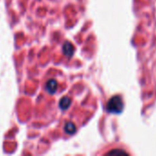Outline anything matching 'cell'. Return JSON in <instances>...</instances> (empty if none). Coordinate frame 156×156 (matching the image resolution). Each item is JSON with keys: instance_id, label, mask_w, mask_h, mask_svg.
I'll use <instances>...</instances> for the list:
<instances>
[{"instance_id": "obj_1", "label": "cell", "mask_w": 156, "mask_h": 156, "mask_svg": "<svg viewBox=\"0 0 156 156\" xmlns=\"http://www.w3.org/2000/svg\"><path fill=\"white\" fill-rule=\"evenodd\" d=\"M123 109H124V103L121 97L120 96H114L113 98H111L107 105V110L110 113H116V114L120 113L122 112Z\"/></svg>"}, {"instance_id": "obj_5", "label": "cell", "mask_w": 156, "mask_h": 156, "mask_svg": "<svg viewBox=\"0 0 156 156\" xmlns=\"http://www.w3.org/2000/svg\"><path fill=\"white\" fill-rule=\"evenodd\" d=\"M64 131L68 134H74L76 131V127L72 122H66V124L64 126Z\"/></svg>"}, {"instance_id": "obj_4", "label": "cell", "mask_w": 156, "mask_h": 156, "mask_svg": "<svg viewBox=\"0 0 156 156\" xmlns=\"http://www.w3.org/2000/svg\"><path fill=\"white\" fill-rule=\"evenodd\" d=\"M71 102H72V101H71L70 98L63 97V98L60 101L59 106H60V108H61L62 110H67V109L69 108V106L71 105Z\"/></svg>"}, {"instance_id": "obj_2", "label": "cell", "mask_w": 156, "mask_h": 156, "mask_svg": "<svg viewBox=\"0 0 156 156\" xmlns=\"http://www.w3.org/2000/svg\"><path fill=\"white\" fill-rule=\"evenodd\" d=\"M57 87H58V84H57V81L53 79L51 80H49L46 83V90L50 93V94H53L55 93L56 90H57Z\"/></svg>"}, {"instance_id": "obj_6", "label": "cell", "mask_w": 156, "mask_h": 156, "mask_svg": "<svg viewBox=\"0 0 156 156\" xmlns=\"http://www.w3.org/2000/svg\"><path fill=\"white\" fill-rule=\"evenodd\" d=\"M127 154V153L124 152V151H122V150H114V151H111V152L108 153V154Z\"/></svg>"}, {"instance_id": "obj_3", "label": "cell", "mask_w": 156, "mask_h": 156, "mask_svg": "<svg viewBox=\"0 0 156 156\" xmlns=\"http://www.w3.org/2000/svg\"><path fill=\"white\" fill-rule=\"evenodd\" d=\"M63 54L67 57H72L73 54H74V48L73 46V44L69 41H66L63 46Z\"/></svg>"}]
</instances>
